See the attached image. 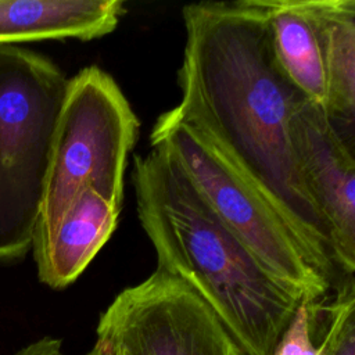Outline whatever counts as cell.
I'll list each match as a JSON object with an SVG mask.
<instances>
[{
  "mask_svg": "<svg viewBox=\"0 0 355 355\" xmlns=\"http://www.w3.org/2000/svg\"><path fill=\"white\" fill-rule=\"evenodd\" d=\"M182 18L176 111L277 211L306 261L334 287L347 277L333 262L293 141V116L306 98L276 65L263 14L254 0L202 1L184 6Z\"/></svg>",
  "mask_w": 355,
  "mask_h": 355,
  "instance_id": "obj_1",
  "label": "cell"
},
{
  "mask_svg": "<svg viewBox=\"0 0 355 355\" xmlns=\"http://www.w3.org/2000/svg\"><path fill=\"white\" fill-rule=\"evenodd\" d=\"M132 183L157 269L191 287L243 355H272L304 301L214 214L169 153L136 155Z\"/></svg>",
  "mask_w": 355,
  "mask_h": 355,
  "instance_id": "obj_2",
  "label": "cell"
},
{
  "mask_svg": "<svg viewBox=\"0 0 355 355\" xmlns=\"http://www.w3.org/2000/svg\"><path fill=\"white\" fill-rule=\"evenodd\" d=\"M68 79L49 57L0 44V263L32 250Z\"/></svg>",
  "mask_w": 355,
  "mask_h": 355,
  "instance_id": "obj_3",
  "label": "cell"
},
{
  "mask_svg": "<svg viewBox=\"0 0 355 355\" xmlns=\"http://www.w3.org/2000/svg\"><path fill=\"white\" fill-rule=\"evenodd\" d=\"M139 126L126 96L105 71L90 65L68 79L35 239L54 227L82 187L92 186L122 207L128 157Z\"/></svg>",
  "mask_w": 355,
  "mask_h": 355,
  "instance_id": "obj_4",
  "label": "cell"
},
{
  "mask_svg": "<svg viewBox=\"0 0 355 355\" xmlns=\"http://www.w3.org/2000/svg\"><path fill=\"white\" fill-rule=\"evenodd\" d=\"M150 144L171 154L214 214L277 282L302 301L318 300L331 290L306 261L277 211L175 107L157 118Z\"/></svg>",
  "mask_w": 355,
  "mask_h": 355,
  "instance_id": "obj_5",
  "label": "cell"
},
{
  "mask_svg": "<svg viewBox=\"0 0 355 355\" xmlns=\"http://www.w3.org/2000/svg\"><path fill=\"white\" fill-rule=\"evenodd\" d=\"M96 333L112 355H243L205 301L161 269L122 290Z\"/></svg>",
  "mask_w": 355,
  "mask_h": 355,
  "instance_id": "obj_6",
  "label": "cell"
},
{
  "mask_svg": "<svg viewBox=\"0 0 355 355\" xmlns=\"http://www.w3.org/2000/svg\"><path fill=\"white\" fill-rule=\"evenodd\" d=\"M293 141L306 193L327 232L333 262L345 277L355 272V158L324 111L305 100L293 116Z\"/></svg>",
  "mask_w": 355,
  "mask_h": 355,
  "instance_id": "obj_7",
  "label": "cell"
},
{
  "mask_svg": "<svg viewBox=\"0 0 355 355\" xmlns=\"http://www.w3.org/2000/svg\"><path fill=\"white\" fill-rule=\"evenodd\" d=\"M121 209L92 186L82 187L54 227L33 241L39 280L53 290L71 286L112 236Z\"/></svg>",
  "mask_w": 355,
  "mask_h": 355,
  "instance_id": "obj_8",
  "label": "cell"
},
{
  "mask_svg": "<svg viewBox=\"0 0 355 355\" xmlns=\"http://www.w3.org/2000/svg\"><path fill=\"white\" fill-rule=\"evenodd\" d=\"M125 12L123 0H0V44L98 39L114 32Z\"/></svg>",
  "mask_w": 355,
  "mask_h": 355,
  "instance_id": "obj_9",
  "label": "cell"
},
{
  "mask_svg": "<svg viewBox=\"0 0 355 355\" xmlns=\"http://www.w3.org/2000/svg\"><path fill=\"white\" fill-rule=\"evenodd\" d=\"M254 4L263 14L276 65L309 103L326 112L320 39L306 0H254Z\"/></svg>",
  "mask_w": 355,
  "mask_h": 355,
  "instance_id": "obj_10",
  "label": "cell"
},
{
  "mask_svg": "<svg viewBox=\"0 0 355 355\" xmlns=\"http://www.w3.org/2000/svg\"><path fill=\"white\" fill-rule=\"evenodd\" d=\"M306 3L320 39L327 86L326 115L349 139L355 122V0Z\"/></svg>",
  "mask_w": 355,
  "mask_h": 355,
  "instance_id": "obj_11",
  "label": "cell"
},
{
  "mask_svg": "<svg viewBox=\"0 0 355 355\" xmlns=\"http://www.w3.org/2000/svg\"><path fill=\"white\" fill-rule=\"evenodd\" d=\"M308 327L316 355H355V279L348 277L326 295L308 301Z\"/></svg>",
  "mask_w": 355,
  "mask_h": 355,
  "instance_id": "obj_12",
  "label": "cell"
},
{
  "mask_svg": "<svg viewBox=\"0 0 355 355\" xmlns=\"http://www.w3.org/2000/svg\"><path fill=\"white\" fill-rule=\"evenodd\" d=\"M304 301L283 333L272 355H316V344L308 327V311Z\"/></svg>",
  "mask_w": 355,
  "mask_h": 355,
  "instance_id": "obj_13",
  "label": "cell"
},
{
  "mask_svg": "<svg viewBox=\"0 0 355 355\" xmlns=\"http://www.w3.org/2000/svg\"><path fill=\"white\" fill-rule=\"evenodd\" d=\"M14 355H65L62 341L54 337H42L18 349Z\"/></svg>",
  "mask_w": 355,
  "mask_h": 355,
  "instance_id": "obj_14",
  "label": "cell"
},
{
  "mask_svg": "<svg viewBox=\"0 0 355 355\" xmlns=\"http://www.w3.org/2000/svg\"><path fill=\"white\" fill-rule=\"evenodd\" d=\"M86 355H112V354H111L108 345L103 340L97 338L93 348Z\"/></svg>",
  "mask_w": 355,
  "mask_h": 355,
  "instance_id": "obj_15",
  "label": "cell"
}]
</instances>
